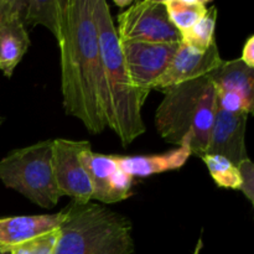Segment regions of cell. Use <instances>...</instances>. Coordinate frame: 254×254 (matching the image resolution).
Masks as SVG:
<instances>
[{
  "mask_svg": "<svg viewBox=\"0 0 254 254\" xmlns=\"http://www.w3.org/2000/svg\"><path fill=\"white\" fill-rule=\"evenodd\" d=\"M96 0H57L61 91L66 114L91 134L107 128L102 108V62L94 24Z\"/></svg>",
  "mask_w": 254,
  "mask_h": 254,
  "instance_id": "obj_1",
  "label": "cell"
},
{
  "mask_svg": "<svg viewBox=\"0 0 254 254\" xmlns=\"http://www.w3.org/2000/svg\"><path fill=\"white\" fill-rule=\"evenodd\" d=\"M94 24L98 32L102 62V108L107 128L127 146L146 131L141 109L150 92L131 83L124 64L121 42L111 9L104 0H96Z\"/></svg>",
  "mask_w": 254,
  "mask_h": 254,
  "instance_id": "obj_2",
  "label": "cell"
},
{
  "mask_svg": "<svg viewBox=\"0 0 254 254\" xmlns=\"http://www.w3.org/2000/svg\"><path fill=\"white\" fill-rule=\"evenodd\" d=\"M163 93L154 117L158 133L166 143L188 145L192 154L205 155L217 109L212 81L205 76L170 87Z\"/></svg>",
  "mask_w": 254,
  "mask_h": 254,
  "instance_id": "obj_3",
  "label": "cell"
},
{
  "mask_svg": "<svg viewBox=\"0 0 254 254\" xmlns=\"http://www.w3.org/2000/svg\"><path fill=\"white\" fill-rule=\"evenodd\" d=\"M54 254H134L131 222L101 203H77L66 208Z\"/></svg>",
  "mask_w": 254,
  "mask_h": 254,
  "instance_id": "obj_4",
  "label": "cell"
},
{
  "mask_svg": "<svg viewBox=\"0 0 254 254\" xmlns=\"http://www.w3.org/2000/svg\"><path fill=\"white\" fill-rule=\"evenodd\" d=\"M0 181L40 207L56 206L62 195L55 181L52 140L10 151L0 160Z\"/></svg>",
  "mask_w": 254,
  "mask_h": 254,
  "instance_id": "obj_5",
  "label": "cell"
},
{
  "mask_svg": "<svg viewBox=\"0 0 254 254\" xmlns=\"http://www.w3.org/2000/svg\"><path fill=\"white\" fill-rule=\"evenodd\" d=\"M121 41L181 42V34L170 22L163 0L133 2L118 15Z\"/></svg>",
  "mask_w": 254,
  "mask_h": 254,
  "instance_id": "obj_6",
  "label": "cell"
},
{
  "mask_svg": "<svg viewBox=\"0 0 254 254\" xmlns=\"http://www.w3.org/2000/svg\"><path fill=\"white\" fill-rule=\"evenodd\" d=\"M121 51L131 83L144 91L166 71L181 42L121 41Z\"/></svg>",
  "mask_w": 254,
  "mask_h": 254,
  "instance_id": "obj_7",
  "label": "cell"
},
{
  "mask_svg": "<svg viewBox=\"0 0 254 254\" xmlns=\"http://www.w3.org/2000/svg\"><path fill=\"white\" fill-rule=\"evenodd\" d=\"M89 148L91 144L87 140H52V165L57 189L62 196H68L77 203L92 200L91 181L79 158L82 151Z\"/></svg>",
  "mask_w": 254,
  "mask_h": 254,
  "instance_id": "obj_8",
  "label": "cell"
},
{
  "mask_svg": "<svg viewBox=\"0 0 254 254\" xmlns=\"http://www.w3.org/2000/svg\"><path fill=\"white\" fill-rule=\"evenodd\" d=\"M79 158L91 181L92 200L112 205L130 197L133 178L117 165L113 156L94 153L89 148Z\"/></svg>",
  "mask_w": 254,
  "mask_h": 254,
  "instance_id": "obj_9",
  "label": "cell"
},
{
  "mask_svg": "<svg viewBox=\"0 0 254 254\" xmlns=\"http://www.w3.org/2000/svg\"><path fill=\"white\" fill-rule=\"evenodd\" d=\"M24 1H0V71L10 78L30 46L22 19Z\"/></svg>",
  "mask_w": 254,
  "mask_h": 254,
  "instance_id": "obj_10",
  "label": "cell"
},
{
  "mask_svg": "<svg viewBox=\"0 0 254 254\" xmlns=\"http://www.w3.org/2000/svg\"><path fill=\"white\" fill-rule=\"evenodd\" d=\"M222 61L216 42L206 51H197L181 42L169 67L153 84L151 91L155 89L164 92L184 82L207 76L210 72L217 68Z\"/></svg>",
  "mask_w": 254,
  "mask_h": 254,
  "instance_id": "obj_11",
  "label": "cell"
},
{
  "mask_svg": "<svg viewBox=\"0 0 254 254\" xmlns=\"http://www.w3.org/2000/svg\"><path fill=\"white\" fill-rule=\"evenodd\" d=\"M248 114H233L216 109L206 154L221 155L236 166L248 159L246 149V126Z\"/></svg>",
  "mask_w": 254,
  "mask_h": 254,
  "instance_id": "obj_12",
  "label": "cell"
},
{
  "mask_svg": "<svg viewBox=\"0 0 254 254\" xmlns=\"http://www.w3.org/2000/svg\"><path fill=\"white\" fill-rule=\"evenodd\" d=\"M64 220V210L51 215L14 216L0 218V251L9 253L17 246L60 230Z\"/></svg>",
  "mask_w": 254,
  "mask_h": 254,
  "instance_id": "obj_13",
  "label": "cell"
},
{
  "mask_svg": "<svg viewBox=\"0 0 254 254\" xmlns=\"http://www.w3.org/2000/svg\"><path fill=\"white\" fill-rule=\"evenodd\" d=\"M192 155L190 146H178L170 151L153 155L113 156L117 165L131 178H143L154 174L179 170Z\"/></svg>",
  "mask_w": 254,
  "mask_h": 254,
  "instance_id": "obj_14",
  "label": "cell"
},
{
  "mask_svg": "<svg viewBox=\"0 0 254 254\" xmlns=\"http://www.w3.org/2000/svg\"><path fill=\"white\" fill-rule=\"evenodd\" d=\"M207 77L216 91L235 92L254 107V68L243 64L241 59L222 61Z\"/></svg>",
  "mask_w": 254,
  "mask_h": 254,
  "instance_id": "obj_15",
  "label": "cell"
},
{
  "mask_svg": "<svg viewBox=\"0 0 254 254\" xmlns=\"http://www.w3.org/2000/svg\"><path fill=\"white\" fill-rule=\"evenodd\" d=\"M169 20L180 34L190 30L207 11L203 0H163Z\"/></svg>",
  "mask_w": 254,
  "mask_h": 254,
  "instance_id": "obj_16",
  "label": "cell"
},
{
  "mask_svg": "<svg viewBox=\"0 0 254 254\" xmlns=\"http://www.w3.org/2000/svg\"><path fill=\"white\" fill-rule=\"evenodd\" d=\"M217 22L216 6L208 7L206 14L191 27L181 34V42L197 51H206L215 41V29Z\"/></svg>",
  "mask_w": 254,
  "mask_h": 254,
  "instance_id": "obj_17",
  "label": "cell"
},
{
  "mask_svg": "<svg viewBox=\"0 0 254 254\" xmlns=\"http://www.w3.org/2000/svg\"><path fill=\"white\" fill-rule=\"evenodd\" d=\"M201 159L207 166L213 181L218 188L240 190L241 175L235 164L223 156L213 155V154H205L201 156Z\"/></svg>",
  "mask_w": 254,
  "mask_h": 254,
  "instance_id": "obj_18",
  "label": "cell"
},
{
  "mask_svg": "<svg viewBox=\"0 0 254 254\" xmlns=\"http://www.w3.org/2000/svg\"><path fill=\"white\" fill-rule=\"evenodd\" d=\"M22 19L25 26L42 25L56 36L57 32V0L55 1H24Z\"/></svg>",
  "mask_w": 254,
  "mask_h": 254,
  "instance_id": "obj_19",
  "label": "cell"
},
{
  "mask_svg": "<svg viewBox=\"0 0 254 254\" xmlns=\"http://www.w3.org/2000/svg\"><path fill=\"white\" fill-rule=\"evenodd\" d=\"M60 238V230L37 237L12 248L9 254H54Z\"/></svg>",
  "mask_w": 254,
  "mask_h": 254,
  "instance_id": "obj_20",
  "label": "cell"
},
{
  "mask_svg": "<svg viewBox=\"0 0 254 254\" xmlns=\"http://www.w3.org/2000/svg\"><path fill=\"white\" fill-rule=\"evenodd\" d=\"M241 175V188L243 195L250 202H254V165L250 158L243 160L237 165Z\"/></svg>",
  "mask_w": 254,
  "mask_h": 254,
  "instance_id": "obj_21",
  "label": "cell"
},
{
  "mask_svg": "<svg viewBox=\"0 0 254 254\" xmlns=\"http://www.w3.org/2000/svg\"><path fill=\"white\" fill-rule=\"evenodd\" d=\"M241 61L251 68H254V36H251L243 46Z\"/></svg>",
  "mask_w": 254,
  "mask_h": 254,
  "instance_id": "obj_22",
  "label": "cell"
},
{
  "mask_svg": "<svg viewBox=\"0 0 254 254\" xmlns=\"http://www.w3.org/2000/svg\"><path fill=\"white\" fill-rule=\"evenodd\" d=\"M114 2H116V4L118 5V6H121L122 10L126 9V6H130V5L133 4V2H131V1H118V0H114Z\"/></svg>",
  "mask_w": 254,
  "mask_h": 254,
  "instance_id": "obj_23",
  "label": "cell"
},
{
  "mask_svg": "<svg viewBox=\"0 0 254 254\" xmlns=\"http://www.w3.org/2000/svg\"><path fill=\"white\" fill-rule=\"evenodd\" d=\"M2 123H4V118H2V117H0V126H1Z\"/></svg>",
  "mask_w": 254,
  "mask_h": 254,
  "instance_id": "obj_24",
  "label": "cell"
},
{
  "mask_svg": "<svg viewBox=\"0 0 254 254\" xmlns=\"http://www.w3.org/2000/svg\"><path fill=\"white\" fill-rule=\"evenodd\" d=\"M0 254H9V253H5V252H1V251H0Z\"/></svg>",
  "mask_w": 254,
  "mask_h": 254,
  "instance_id": "obj_25",
  "label": "cell"
},
{
  "mask_svg": "<svg viewBox=\"0 0 254 254\" xmlns=\"http://www.w3.org/2000/svg\"><path fill=\"white\" fill-rule=\"evenodd\" d=\"M106 254H113V253H106Z\"/></svg>",
  "mask_w": 254,
  "mask_h": 254,
  "instance_id": "obj_26",
  "label": "cell"
}]
</instances>
